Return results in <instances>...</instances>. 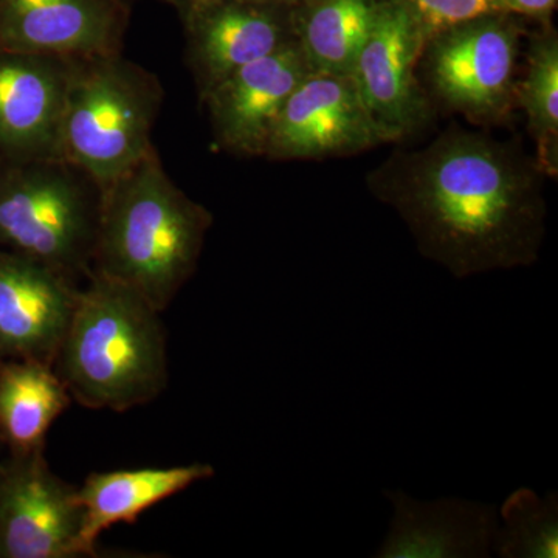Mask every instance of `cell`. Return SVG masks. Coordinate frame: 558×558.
Returning <instances> with one entry per match:
<instances>
[{
	"label": "cell",
	"mask_w": 558,
	"mask_h": 558,
	"mask_svg": "<svg viewBox=\"0 0 558 558\" xmlns=\"http://www.w3.org/2000/svg\"><path fill=\"white\" fill-rule=\"evenodd\" d=\"M72 400L53 366L0 359V436L9 454L46 449L47 433Z\"/></svg>",
	"instance_id": "cell-17"
},
{
	"label": "cell",
	"mask_w": 558,
	"mask_h": 558,
	"mask_svg": "<svg viewBox=\"0 0 558 558\" xmlns=\"http://www.w3.org/2000/svg\"><path fill=\"white\" fill-rule=\"evenodd\" d=\"M3 451H7L5 444H3L2 436H0V462H2V459H3V457H2Z\"/></svg>",
	"instance_id": "cell-25"
},
{
	"label": "cell",
	"mask_w": 558,
	"mask_h": 558,
	"mask_svg": "<svg viewBox=\"0 0 558 558\" xmlns=\"http://www.w3.org/2000/svg\"><path fill=\"white\" fill-rule=\"evenodd\" d=\"M513 16L495 11L429 36L417 64L428 97L475 124L508 120L517 108L521 39Z\"/></svg>",
	"instance_id": "cell-6"
},
{
	"label": "cell",
	"mask_w": 558,
	"mask_h": 558,
	"mask_svg": "<svg viewBox=\"0 0 558 558\" xmlns=\"http://www.w3.org/2000/svg\"><path fill=\"white\" fill-rule=\"evenodd\" d=\"M44 450L0 462V558H76L83 509Z\"/></svg>",
	"instance_id": "cell-7"
},
{
	"label": "cell",
	"mask_w": 558,
	"mask_h": 558,
	"mask_svg": "<svg viewBox=\"0 0 558 558\" xmlns=\"http://www.w3.org/2000/svg\"><path fill=\"white\" fill-rule=\"evenodd\" d=\"M247 2L260 3V5L279 7V9H295L304 0H247Z\"/></svg>",
	"instance_id": "cell-23"
},
{
	"label": "cell",
	"mask_w": 558,
	"mask_h": 558,
	"mask_svg": "<svg viewBox=\"0 0 558 558\" xmlns=\"http://www.w3.org/2000/svg\"><path fill=\"white\" fill-rule=\"evenodd\" d=\"M101 205V186L61 157L0 156V248L87 279Z\"/></svg>",
	"instance_id": "cell-5"
},
{
	"label": "cell",
	"mask_w": 558,
	"mask_h": 558,
	"mask_svg": "<svg viewBox=\"0 0 558 558\" xmlns=\"http://www.w3.org/2000/svg\"><path fill=\"white\" fill-rule=\"evenodd\" d=\"M178 13L199 101L231 73L295 40L289 9L247 0H183Z\"/></svg>",
	"instance_id": "cell-10"
},
{
	"label": "cell",
	"mask_w": 558,
	"mask_h": 558,
	"mask_svg": "<svg viewBox=\"0 0 558 558\" xmlns=\"http://www.w3.org/2000/svg\"><path fill=\"white\" fill-rule=\"evenodd\" d=\"M384 143L389 140L371 117L352 75L312 70L286 101L264 157L329 159Z\"/></svg>",
	"instance_id": "cell-9"
},
{
	"label": "cell",
	"mask_w": 558,
	"mask_h": 558,
	"mask_svg": "<svg viewBox=\"0 0 558 558\" xmlns=\"http://www.w3.org/2000/svg\"><path fill=\"white\" fill-rule=\"evenodd\" d=\"M526 65L523 78L517 80L515 106L526 113L538 167L546 178H557L558 38L553 28L532 38Z\"/></svg>",
	"instance_id": "cell-19"
},
{
	"label": "cell",
	"mask_w": 558,
	"mask_h": 558,
	"mask_svg": "<svg viewBox=\"0 0 558 558\" xmlns=\"http://www.w3.org/2000/svg\"><path fill=\"white\" fill-rule=\"evenodd\" d=\"M556 5L557 0H499V11L502 13L521 14L537 20H548Z\"/></svg>",
	"instance_id": "cell-22"
},
{
	"label": "cell",
	"mask_w": 558,
	"mask_h": 558,
	"mask_svg": "<svg viewBox=\"0 0 558 558\" xmlns=\"http://www.w3.org/2000/svg\"><path fill=\"white\" fill-rule=\"evenodd\" d=\"M424 32L399 0H379L352 78L389 143L416 134L433 117L432 100L416 75Z\"/></svg>",
	"instance_id": "cell-8"
},
{
	"label": "cell",
	"mask_w": 558,
	"mask_h": 558,
	"mask_svg": "<svg viewBox=\"0 0 558 558\" xmlns=\"http://www.w3.org/2000/svg\"><path fill=\"white\" fill-rule=\"evenodd\" d=\"M391 523L374 557L486 558L494 554L498 512L494 505L464 498L421 501L403 492H385Z\"/></svg>",
	"instance_id": "cell-15"
},
{
	"label": "cell",
	"mask_w": 558,
	"mask_h": 558,
	"mask_svg": "<svg viewBox=\"0 0 558 558\" xmlns=\"http://www.w3.org/2000/svg\"><path fill=\"white\" fill-rule=\"evenodd\" d=\"M215 475L216 470L202 462L167 469L90 473L83 486L76 488L83 509L80 534L83 557H97V543L102 532L119 523H135L145 510Z\"/></svg>",
	"instance_id": "cell-16"
},
{
	"label": "cell",
	"mask_w": 558,
	"mask_h": 558,
	"mask_svg": "<svg viewBox=\"0 0 558 558\" xmlns=\"http://www.w3.org/2000/svg\"><path fill=\"white\" fill-rule=\"evenodd\" d=\"M165 89L121 53L70 58L61 157L102 189L153 148Z\"/></svg>",
	"instance_id": "cell-4"
},
{
	"label": "cell",
	"mask_w": 558,
	"mask_h": 558,
	"mask_svg": "<svg viewBox=\"0 0 558 558\" xmlns=\"http://www.w3.org/2000/svg\"><path fill=\"white\" fill-rule=\"evenodd\" d=\"M417 22L425 38L499 11V0H399Z\"/></svg>",
	"instance_id": "cell-21"
},
{
	"label": "cell",
	"mask_w": 558,
	"mask_h": 558,
	"mask_svg": "<svg viewBox=\"0 0 558 558\" xmlns=\"http://www.w3.org/2000/svg\"><path fill=\"white\" fill-rule=\"evenodd\" d=\"M310 72L303 50L292 40L231 73L201 101L208 109L216 145L234 156H266L279 113Z\"/></svg>",
	"instance_id": "cell-11"
},
{
	"label": "cell",
	"mask_w": 558,
	"mask_h": 558,
	"mask_svg": "<svg viewBox=\"0 0 558 558\" xmlns=\"http://www.w3.org/2000/svg\"><path fill=\"white\" fill-rule=\"evenodd\" d=\"M494 554L501 558L558 557V494L539 498L520 487L502 502L498 513Z\"/></svg>",
	"instance_id": "cell-20"
},
{
	"label": "cell",
	"mask_w": 558,
	"mask_h": 558,
	"mask_svg": "<svg viewBox=\"0 0 558 558\" xmlns=\"http://www.w3.org/2000/svg\"><path fill=\"white\" fill-rule=\"evenodd\" d=\"M379 0H304L292 9L293 36L314 72L351 75Z\"/></svg>",
	"instance_id": "cell-18"
},
{
	"label": "cell",
	"mask_w": 558,
	"mask_h": 558,
	"mask_svg": "<svg viewBox=\"0 0 558 558\" xmlns=\"http://www.w3.org/2000/svg\"><path fill=\"white\" fill-rule=\"evenodd\" d=\"M160 314L137 290L90 271L53 365L72 399L124 413L159 398L170 377Z\"/></svg>",
	"instance_id": "cell-3"
},
{
	"label": "cell",
	"mask_w": 558,
	"mask_h": 558,
	"mask_svg": "<svg viewBox=\"0 0 558 558\" xmlns=\"http://www.w3.org/2000/svg\"><path fill=\"white\" fill-rule=\"evenodd\" d=\"M545 178L515 140L450 126L424 148L395 150L366 185L398 211L422 256L464 279L538 259Z\"/></svg>",
	"instance_id": "cell-1"
},
{
	"label": "cell",
	"mask_w": 558,
	"mask_h": 558,
	"mask_svg": "<svg viewBox=\"0 0 558 558\" xmlns=\"http://www.w3.org/2000/svg\"><path fill=\"white\" fill-rule=\"evenodd\" d=\"M80 292L60 271L0 248V359L53 366Z\"/></svg>",
	"instance_id": "cell-12"
},
{
	"label": "cell",
	"mask_w": 558,
	"mask_h": 558,
	"mask_svg": "<svg viewBox=\"0 0 558 558\" xmlns=\"http://www.w3.org/2000/svg\"><path fill=\"white\" fill-rule=\"evenodd\" d=\"M70 58L0 50V156L61 157Z\"/></svg>",
	"instance_id": "cell-14"
},
{
	"label": "cell",
	"mask_w": 558,
	"mask_h": 558,
	"mask_svg": "<svg viewBox=\"0 0 558 558\" xmlns=\"http://www.w3.org/2000/svg\"><path fill=\"white\" fill-rule=\"evenodd\" d=\"M124 2L132 3L135 0H124ZM161 3H167V5L174 7L175 10H179V7L182 5L183 0H159Z\"/></svg>",
	"instance_id": "cell-24"
},
{
	"label": "cell",
	"mask_w": 558,
	"mask_h": 558,
	"mask_svg": "<svg viewBox=\"0 0 558 558\" xmlns=\"http://www.w3.org/2000/svg\"><path fill=\"white\" fill-rule=\"evenodd\" d=\"M213 215L172 182L156 146L102 189L92 271L163 312L199 264Z\"/></svg>",
	"instance_id": "cell-2"
},
{
	"label": "cell",
	"mask_w": 558,
	"mask_h": 558,
	"mask_svg": "<svg viewBox=\"0 0 558 558\" xmlns=\"http://www.w3.org/2000/svg\"><path fill=\"white\" fill-rule=\"evenodd\" d=\"M124 0H0V50L97 57L123 50Z\"/></svg>",
	"instance_id": "cell-13"
}]
</instances>
